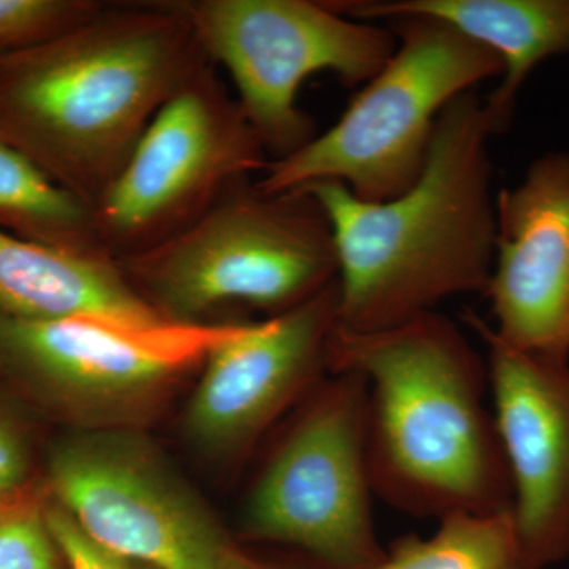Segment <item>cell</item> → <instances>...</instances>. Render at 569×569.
Instances as JSON below:
<instances>
[{"instance_id": "obj_1", "label": "cell", "mask_w": 569, "mask_h": 569, "mask_svg": "<svg viewBox=\"0 0 569 569\" xmlns=\"http://www.w3.org/2000/svg\"><path fill=\"white\" fill-rule=\"evenodd\" d=\"M206 63L176 0L107 2L54 39L0 54V140L93 206Z\"/></svg>"}, {"instance_id": "obj_2", "label": "cell", "mask_w": 569, "mask_h": 569, "mask_svg": "<svg viewBox=\"0 0 569 569\" xmlns=\"http://www.w3.org/2000/svg\"><path fill=\"white\" fill-rule=\"evenodd\" d=\"M328 362L365 380L377 497L417 518L511 509L488 366L455 321L436 310L365 335L336 326Z\"/></svg>"}, {"instance_id": "obj_3", "label": "cell", "mask_w": 569, "mask_h": 569, "mask_svg": "<svg viewBox=\"0 0 569 569\" xmlns=\"http://www.w3.org/2000/svg\"><path fill=\"white\" fill-rule=\"evenodd\" d=\"M485 104L462 93L438 118L425 170L391 200L365 201L342 183L307 186L331 223L337 328H395L455 296L486 293L496 254V197Z\"/></svg>"}, {"instance_id": "obj_4", "label": "cell", "mask_w": 569, "mask_h": 569, "mask_svg": "<svg viewBox=\"0 0 569 569\" xmlns=\"http://www.w3.org/2000/svg\"><path fill=\"white\" fill-rule=\"evenodd\" d=\"M118 263L163 320L181 325H213L236 306L279 316L337 280L335 236L316 198L266 193L252 179L174 238Z\"/></svg>"}, {"instance_id": "obj_5", "label": "cell", "mask_w": 569, "mask_h": 569, "mask_svg": "<svg viewBox=\"0 0 569 569\" xmlns=\"http://www.w3.org/2000/svg\"><path fill=\"white\" fill-rule=\"evenodd\" d=\"M392 58L351 100L339 121L298 151L271 160L254 181L266 193L317 182L346 186L359 200H391L425 170L438 118L479 82L503 74L496 52L443 22L391 21Z\"/></svg>"}, {"instance_id": "obj_6", "label": "cell", "mask_w": 569, "mask_h": 569, "mask_svg": "<svg viewBox=\"0 0 569 569\" xmlns=\"http://www.w3.org/2000/svg\"><path fill=\"white\" fill-rule=\"evenodd\" d=\"M372 496L365 380L329 372L264 459L242 522L249 537L305 550L325 569H370L387 552Z\"/></svg>"}, {"instance_id": "obj_7", "label": "cell", "mask_w": 569, "mask_h": 569, "mask_svg": "<svg viewBox=\"0 0 569 569\" xmlns=\"http://www.w3.org/2000/svg\"><path fill=\"white\" fill-rule=\"evenodd\" d=\"M201 50L233 80L236 100L269 159L317 137L298 104L302 82L331 71L343 84L372 80L397 48L391 28L310 0H176Z\"/></svg>"}, {"instance_id": "obj_8", "label": "cell", "mask_w": 569, "mask_h": 569, "mask_svg": "<svg viewBox=\"0 0 569 569\" xmlns=\"http://www.w3.org/2000/svg\"><path fill=\"white\" fill-rule=\"evenodd\" d=\"M269 162L241 104L206 63L153 116L121 173L93 203L99 244L114 260L148 252Z\"/></svg>"}, {"instance_id": "obj_9", "label": "cell", "mask_w": 569, "mask_h": 569, "mask_svg": "<svg viewBox=\"0 0 569 569\" xmlns=\"http://www.w3.org/2000/svg\"><path fill=\"white\" fill-rule=\"evenodd\" d=\"M50 485L104 549L152 569H223L231 545L211 509L151 441L92 427L56 447Z\"/></svg>"}, {"instance_id": "obj_10", "label": "cell", "mask_w": 569, "mask_h": 569, "mask_svg": "<svg viewBox=\"0 0 569 569\" xmlns=\"http://www.w3.org/2000/svg\"><path fill=\"white\" fill-rule=\"evenodd\" d=\"M241 323L0 316V362L74 417L112 421L203 366Z\"/></svg>"}, {"instance_id": "obj_11", "label": "cell", "mask_w": 569, "mask_h": 569, "mask_svg": "<svg viewBox=\"0 0 569 569\" xmlns=\"http://www.w3.org/2000/svg\"><path fill=\"white\" fill-rule=\"evenodd\" d=\"M337 305L336 280L287 312L242 321L213 348L183 417L190 443L220 458L244 455L301 402L329 373Z\"/></svg>"}, {"instance_id": "obj_12", "label": "cell", "mask_w": 569, "mask_h": 569, "mask_svg": "<svg viewBox=\"0 0 569 569\" xmlns=\"http://www.w3.org/2000/svg\"><path fill=\"white\" fill-rule=\"evenodd\" d=\"M463 318L486 347L523 569H548L569 557V362L509 347L471 310Z\"/></svg>"}, {"instance_id": "obj_13", "label": "cell", "mask_w": 569, "mask_h": 569, "mask_svg": "<svg viewBox=\"0 0 569 569\" xmlns=\"http://www.w3.org/2000/svg\"><path fill=\"white\" fill-rule=\"evenodd\" d=\"M496 217L490 328L509 347L569 362V153L535 160L496 194Z\"/></svg>"}, {"instance_id": "obj_14", "label": "cell", "mask_w": 569, "mask_h": 569, "mask_svg": "<svg viewBox=\"0 0 569 569\" xmlns=\"http://www.w3.org/2000/svg\"><path fill=\"white\" fill-rule=\"evenodd\" d=\"M337 13L373 22L430 18L496 52L501 82L482 100L492 134L505 132L531 71L569 51V0H329Z\"/></svg>"}, {"instance_id": "obj_15", "label": "cell", "mask_w": 569, "mask_h": 569, "mask_svg": "<svg viewBox=\"0 0 569 569\" xmlns=\"http://www.w3.org/2000/svg\"><path fill=\"white\" fill-rule=\"evenodd\" d=\"M0 316L50 321L107 317L163 320L104 252L63 249L0 227Z\"/></svg>"}, {"instance_id": "obj_16", "label": "cell", "mask_w": 569, "mask_h": 569, "mask_svg": "<svg viewBox=\"0 0 569 569\" xmlns=\"http://www.w3.org/2000/svg\"><path fill=\"white\" fill-rule=\"evenodd\" d=\"M0 222L9 223L18 236L44 244L104 252L93 228L92 206L63 189L26 153L3 140Z\"/></svg>"}, {"instance_id": "obj_17", "label": "cell", "mask_w": 569, "mask_h": 569, "mask_svg": "<svg viewBox=\"0 0 569 569\" xmlns=\"http://www.w3.org/2000/svg\"><path fill=\"white\" fill-rule=\"evenodd\" d=\"M430 537L397 539L370 569H523L511 509L438 519Z\"/></svg>"}, {"instance_id": "obj_18", "label": "cell", "mask_w": 569, "mask_h": 569, "mask_svg": "<svg viewBox=\"0 0 569 569\" xmlns=\"http://www.w3.org/2000/svg\"><path fill=\"white\" fill-rule=\"evenodd\" d=\"M47 509L24 488L0 493V569H59Z\"/></svg>"}, {"instance_id": "obj_19", "label": "cell", "mask_w": 569, "mask_h": 569, "mask_svg": "<svg viewBox=\"0 0 569 569\" xmlns=\"http://www.w3.org/2000/svg\"><path fill=\"white\" fill-rule=\"evenodd\" d=\"M104 0H0V52L24 50L91 20Z\"/></svg>"}, {"instance_id": "obj_20", "label": "cell", "mask_w": 569, "mask_h": 569, "mask_svg": "<svg viewBox=\"0 0 569 569\" xmlns=\"http://www.w3.org/2000/svg\"><path fill=\"white\" fill-rule=\"evenodd\" d=\"M47 520L62 560L70 569H134L133 561L93 541L61 507L48 508Z\"/></svg>"}, {"instance_id": "obj_21", "label": "cell", "mask_w": 569, "mask_h": 569, "mask_svg": "<svg viewBox=\"0 0 569 569\" xmlns=\"http://www.w3.org/2000/svg\"><path fill=\"white\" fill-rule=\"evenodd\" d=\"M26 468L28 463L20 438L0 422V493L22 488Z\"/></svg>"}, {"instance_id": "obj_22", "label": "cell", "mask_w": 569, "mask_h": 569, "mask_svg": "<svg viewBox=\"0 0 569 569\" xmlns=\"http://www.w3.org/2000/svg\"><path fill=\"white\" fill-rule=\"evenodd\" d=\"M223 569H288L283 567H277V565L264 563V561H260L257 559H252V557L246 556L241 550L233 549L231 550L230 556H228L227 563H224Z\"/></svg>"}, {"instance_id": "obj_23", "label": "cell", "mask_w": 569, "mask_h": 569, "mask_svg": "<svg viewBox=\"0 0 569 569\" xmlns=\"http://www.w3.org/2000/svg\"><path fill=\"white\" fill-rule=\"evenodd\" d=\"M134 569H149V568L142 567V565L134 563Z\"/></svg>"}, {"instance_id": "obj_24", "label": "cell", "mask_w": 569, "mask_h": 569, "mask_svg": "<svg viewBox=\"0 0 569 569\" xmlns=\"http://www.w3.org/2000/svg\"><path fill=\"white\" fill-rule=\"evenodd\" d=\"M0 54H2V52H0Z\"/></svg>"}]
</instances>
